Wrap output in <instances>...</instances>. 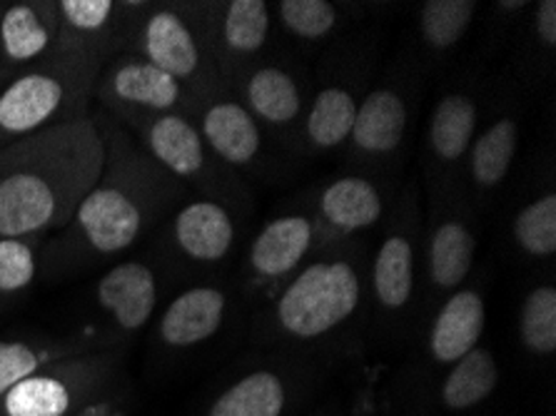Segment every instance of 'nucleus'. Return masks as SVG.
Returning a JSON list of instances; mask_svg holds the SVG:
<instances>
[{
	"label": "nucleus",
	"instance_id": "nucleus-5",
	"mask_svg": "<svg viewBox=\"0 0 556 416\" xmlns=\"http://www.w3.org/2000/svg\"><path fill=\"white\" fill-rule=\"evenodd\" d=\"M121 127L135 135L140 150L155 165L175 177L185 190H195L198 198L220 202L242 217L252 215L255 200L248 180L227 167L213 150L207 148L198 125L185 115H142V113H113Z\"/></svg>",
	"mask_w": 556,
	"mask_h": 416
},
{
	"label": "nucleus",
	"instance_id": "nucleus-17",
	"mask_svg": "<svg viewBox=\"0 0 556 416\" xmlns=\"http://www.w3.org/2000/svg\"><path fill=\"white\" fill-rule=\"evenodd\" d=\"M248 217L220 202L195 198L182 202L167 225V242L175 257L198 275H215L230 267L240 250Z\"/></svg>",
	"mask_w": 556,
	"mask_h": 416
},
{
	"label": "nucleus",
	"instance_id": "nucleus-25",
	"mask_svg": "<svg viewBox=\"0 0 556 416\" xmlns=\"http://www.w3.org/2000/svg\"><path fill=\"white\" fill-rule=\"evenodd\" d=\"M521 125L514 115H500L477 133L465 163V190L471 205H482L507 182L519 152Z\"/></svg>",
	"mask_w": 556,
	"mask_h": 416
},
{
	"label": "nucleus",
	"instance_id": "nucleus-4",
	"mask_svg": "<svg viewBox=\"0 0 556 416\" xmlns=\"http://www.w3.org/2000/svg\"><path fill=\"white\" fill-rule=\"evenodd\" d=\"M103 65L71 50H55L0 88V148L48 127L88 117V100Z\"/></svg>",
	"mask_w": 556,
	"mask_h": 416
},
{
	"label": "nucleus",
	"instance_id": "nucleus-30",
	"mask_svg": "<svg viewBox=\"0 0 556 416\" xmlns=\"http://www.w3.org/2000/svg\"><path fill=\"white\" fill-rule=\"evenodd\" d=\"M511 240L527 260H552L556 254V192L546 190L529 200L511 219Z\"/></svg>",
	"mask_w": 556,
	"mask_h": 416
},
{
	"label": "nucleus",
	"instance_id": "nucleus-12",
	"mask_svg": "<svg viewBox=\"0 0 556 416\" xmlns=\"http://www.w3.org/2000/svg\"><path fill=\"white\" fill-rule=\"evenodd\" d=\"M394 202L392 177L359 169L334 175L315 194V254L359 240L362 232L387 223Z\"/></svg>",
	"mask_w": 556,
	"mask_h": 416
},
{
	"label": "nucleus",
	"instance_id": "nucleus-27",
	"mask_svg": "<svg viewBox=\"0 0 556 416\" xmlns=\"http://www.w3.org/2000/svg\"><path fill=\"white\" fill-rule=\"evenodd\" d=\"M288 381L275 369H255L215 399L207 416H282Z\"/></svg>",
	"mask_w": 556,
	"mask_h": 416
},
{
	"label": "nucleus",
	"instance_id": "nucleus-24",
	"mask_svg": "<svg viewBox=\"0 0 556 416\" xmlns=\"http://www.w3.org/2000/svg\"><path fill=\"white\" fill-rule=\"evenodd\" d=\"M61 42L55 3H11L0 13V63L5 67L48 61Z\"/></svg>",
	"mask_w": 556,
	"mask_h": 416
},
{
	"label": "nucleus",
	"instance_id": "nucleus-7",
	"mask_svg": "<svg viewBox=\"0 0 556 416\" xmlns=\"http://www.w3.org/2000/svg\"><path fill=\"white\" fill-rule=\"evenodd\" d=\"M128 48L135 58L173 75L200 100L225 92L210 58L202 3L142 5L132 25Z\"/></svg>",
	"mask_w": 556,
	"mask_h": 416
},
{
	"label": "nucleus",
	"instance_id": "nucleus-16",
	"mask_svg": "<svg viewBox=\"0 0 556 416\" xmlns=\"http://www.w3.org/2000/svg\"><path fill=\"white\" fill-rule=\"evenodd\" d=\"M192 123L198 125L207 148L238 175L267 182L282 173L277 148L230 92L202 98Z\"/></svg>",
	"mask_w": 556,
	"mask_h": 416
},
{
	"label": "nucleus",
	"instance_id": "nucleus-11",
	"mask_svg": "<svg viewBox=\"0 0 556 416\" xmlns=\"http://www.w3.org/2000/svg\"><path fill=\"white\" fill-rule=\"evenodd\" d=\"M479 248L477 212L465 188L429 200L422 232V304H440L467 285Z\"/></svg>",
	"mask_w": 556,
	"mask_h": 416
},
{
	"label": "nucleus",
	"instance_id": "nucleus-26",
	"mask_svg": "<svg viewBox=\"0 0 556 416\" xmlns=\"http://www.w3.org/2000/svg\"><path fill=\"white\" fill-rule=\"evenodd\" d=\"M273 8L277 30L302 46H319L334 38L350 21V5L332 0H280Z\"/></svg>",
	"mask_w": 556,
	"mask_h": 416
},
{
	"label": "nucleus",
	"instance_id": "nucleus-13",
	"mask_svg": "<svg viewBox=\"0 0 556 416\" xmlns=\"http://www.w3.org/2000/svg\"><path fill=\"white\" fill-rule=\"evenodd\" d=\"M367 90L369 63L365 58H342V53L330 58L323 80L312 88L305 125H302L300 157H323L344 150Z\"/></svg>",
	"mask_w": 556,
	"mask_h": 416
},
{
	"label": "nucleus",
	"instance_id": "nucleus-21",
	"mask_svg": "<svg viewBox=\"0 0 556 416\" xmlns=\"http://www.w3.org/2000/svg\"><path fill=\"white\" fill-rule=\"evenodd\" d=\"M138 5L113 3V0H61L55 3L61 23L58 50H71L92 58L103 65V58L115 42H128L130 30L125 18Z\"/></svg>",
	"mask_w": 556,
	"mask_h": 416
},
{
	"label": "nucleus",
	"instance_id": "nucleus-23",
	"mask_svg": "<svg viewBox=\"0 0 556 416\" xmlns=\"http://www.w3.org/2000/svg\"><path fill=\"white\" fill-rule=\"evenodd\" d=\"M486 325V297L482 285H465L446 297L434 312L427 335V350L442 367L457 364L479 346Z\"/></svg>",
	"mask_w": 556,
	"mask_h": 416
},
{
	"label": "nucleus",
	"instance_id": "nucleus-14",
	"mask_svg": "<svg viewBox=\"0 0 556 416\" xmlns=\"http://www.w3.org/2000/svg\"><path fill=\"white\" fill-rule=\"evenodd\" d=\"M479 133V100L469 85L444 92L425 130V185L429 200L465 188V163Z\"/></svg>",
	"mask_w": 556,
	"mask_h": 416
},
{
	"label": "nucleus",
	"instance_id": "nucleus-2",
	"mask_svg": "<svg viewBox=\"0 0 556 416\" xmlns=\"http://www.w3.org/2000/svg\"><path fill=\"white\" fill-rule=\"evenodd\" d=\"M105 138V167L53 252L58 267H83L128 252L188 190L140 150L115 117H98Z\"/></svg>",
	"mask_w": 556,
	"mask_h": 416
},
{
	"label": "nucleus",
	"instance_id": "nucleus-9",
	"mask_svg": "<svg viewBox=\"0 0 556 416\" xmlns=\"http://www.w3.org/2000/svg\"><path fill=\"white\" fill-rule=\"evenodd\" d=\"M305 65L288 55H265L242 78L235 80L230 96L248 110L267 140L285 155L300 157L302 125L312 98Z\"/></svg>",
	"mask_w": 556,
	"mask_h": 416
},
{
	"label": "nucleus",
	"instance_id": "nucleus-1",
	"mask_svg": "<svg viewBox=\"0 0 556 416\" xmlns=\"http://www.w3.org/2000/svg\"><path fill=\"white\" fill-rule=\"evenodd\" d=\"M103 167L105 138L92 115L0 148V237L63 229Z\"/></svg>",
	"mask_w": 556,
	"mask_h": 416
},
{
	"label": "nucleus",
	"instance_id": "nucleus-3",
	"mask_svg": "<svg viewBox=\"0 0 556 416\" xmlns=\"http://www.w3.org/2000/svg\"><path fill=\"white\" fill-rule=\"evenodd\" d=\"M369 254L362 240L317 252L263 304L257 327L290 344H319L344 332L369 307Z\"/></svg>",
	"mask_w": 556,
	"mask_h": 416
},
{
	"label": "nucleus",
	"instance_id": "nucleus-33",
	"mask_svg": "<svg viewBox=\"0 0 556 416\" xmlns=\"http://www.w3.org/2000/svg\"><path fill=\"white\" fill-rule=\"evenodd\" d=\"M43 237H0V300L28 292L40 272Z\"/></svg>",
	"mask_w": 556,
	"mask_h": 416
},
{
	"label": "nucleus",
	"instance_id": "nucleus-6",
	"mask_svg": "<svg viewBox=\"0 0 556 416\" xmlns=\"http://www.w3.org/2000/svg\"><path fill=\"white\" fill-rule=\"evenodd\" d=\"M417 100L419 73L409 61H402L377 85H369L344 146L348 167L392 177L407 148Z\"/></svg>",
	"mask_w": 556,
	"mask_h": 416
},
{
	"label": "nucleus",
	"instance_id": "nucleus-8",
	"mask_svg": "<svg viewBox=\"0 0 556 416\" xmlns=\"http://www.w3.org/2000/svg\"><path fill=\"white\" fill-rule=\"evenodd\" d=\"M422 232L419 190L409 185L369 254L367 297L379 322H404L422 304Z\"/></svg>",
	"mask_w": 556,
	"mask_h": 416
},
{
	"label": "nucleus",
	"instance_id": "nucleus-22",
	"mask_svg": "<svg viewBox=\"0 0 556 416\" xmlns=\"http://www.w3.org/2000/svg\"><path fill=\"white\" fill-rule=\"evenodd\" d=\"M160 302V279L148 262H121L96 285L98 310L108 314L121 335H135L148 325Z\"/></svg>",
	"mask_w": 556,
	"mask_h": 416
},
{
	"label": "nucleus",
	"instance_id": "nucleus-35",
	"mask_svg": "<svg viewBox=\"0 0 556 416\" xmlns=\"http://www.w3.org/2000/svg\"><path fill=\"white\" fill-rule=\"evenodd\" d=\"M73 416H96V414H90V412H78V414H73Z\"/></svg>",
	"mask_w": 556,
	"mask_h": 416
},
{
	"label": "nucleus",
	"instance_id": "nucleus-18",
	"mask_svg": "<svg viewBox=\"0 0 556 416\" xmlns=\"http://www.w3.org/2000/svg\"><path fill=\"white\" fill-rule=\"evenodd\" d=\"M98 92L113 113L142 115H185L195 121L200 98L178 83L173 75L135 55H123L100 73Z\"/></svg>",
	"mask_w": 556,
	"mask_h": 416
},
{
	"label": "nucleus",
	"instance_id": "nucleus-20",
	"mask_svg": "<svg viewBox=\"0 0 556 416\" xmlns=\"http://www.w3.org/2000/svg\"><path fill=\"white\" fill-rule=\"evenodd\" d=\"M232 310V292L223 282H198L182 290L157 319L160 342L170 350H188L213 339Z\"/></svg>",
	"mask_w": 556,
	"mask_h": 416
},
{
	"label": "nucleus",
	"instance_id": "nucleus-15",
	"mask_svg": "<svg viewBox=\"0 0 556 416\" xmlns=\"http://www.w3.org/2000/svg\"><path fill=\"white\" fill-rule=\"evenodd\" d=\"M210 58L217 80L230 92L235 80L267 55L275 21L265 0H220L202 3Z\"/></svg>",
	"mask_w": 556,
	"mask_h": 416
},
{
	"label": "nucleus",
	"instance_id": "nucleus-10",
	"mask_svg": "<svg viewBox=\"0 0 556 416\" xmlns=\"http://www.w3.org/2000/svg\"><path fill=\"white\" fill-rule=\"evenodd\" d=\"M315 194L307 190L252 237L240 265V290L250 300H273L315 257Z\"/></svg>",
	"mask_w": 556,
	"mask_h": 416
},
{
	"label": "nucleus",
	"instance_id": "nucleus-19",
	"mask_svg": "<svg viewBox=\"0 0 556 416\" xmlns=\"http://www.w3.org/2000/svg\"><path fill=\"white\" fill-rule=\"evenodd\" d=\"M100 360H61L15 385L0 399V416H73L103 371Z\"/></svg>",
	"mask_w": 556,
	"mask_h": 416
},
{
	"label": "nucleus",
	"instance_id": "nucleus-32",
	"mask_svg": "<svg viewBox=\"0 0 556 416\" xmlns=\"http://www.w3.org/2000/svg\"><path fill=\"white\" fill-rule=\"evenodd\" d=\"M73 352H78V346H50L25 342V339H0V399L18 381L46 369L48 364L67 360Z\"/></svg>",
	"mask_w": 556,
	"mask_h": 416
},
{
	"label": "nucleus",
	"instance_id": "nucleus-28",
	"mask_svg": "<svg viewBox=\"0 0 556 416\" xmlns=\"http://www.w3.org/2000/svg\"><path fill=\"white\" fill-rule=\"evenodd\" d=\"M479 13L471 0H425L417 5L415 28L427 53L442 58L467 38Z\"/></svg>",
	"mask_w": 556,
	"mask_h": 416
},
{
	"label": "nucleus",
	"instance_id": "nucleus-29",
	"mask_svg": "<svg viewBox=\"0 0 556 416\" xmlns=\"http://www.w3.org/2000/svg\"><path fill=\"white\" fill-rule=\"evenodd\" d=\"M496 385H500V367H496L494 354L484 346H475L457 364H452L442 385V402L446 409L465 412L482 404Z\"/></svg>",
	"mask_w": 556,
	"mask_h": 416
},
{
	"label": "nucleus",
	"instance_id": "nucleus-34",
	"mask_svg": "<svg viewBox=\"0 0 556 416\" xmlns=\"http://www.w3.org/2000/svg\"><path fill=\"white\" fill-rule=\"evenodd\" d=\"M532 40L539 53L554 55L556 50V0H542L532 13Z\"/></svg>",
	"mask_w": 556,
	"mask_h": 416
},
{
	"label": "nucleus",
	"instance_id": "nucleus-31",
	"mask_svg": "<svg viewBox=\"0 0 556 416\" xmlns=\"http://www.w3.org/2000/svg\"><path fill=\"white\" fill-rule=\"evenodd\" d=\"M521 344L536 356L556 352V287L542 282L529 290L519 310Z\"/></svg>",
	"mask_w": 556,
	"mask_h": 416
}]
</instances>
